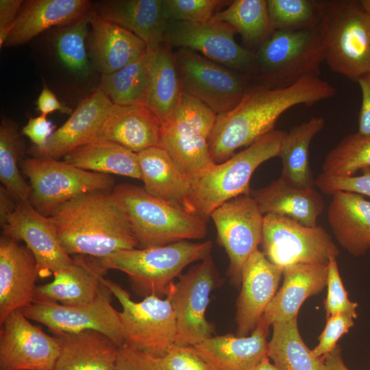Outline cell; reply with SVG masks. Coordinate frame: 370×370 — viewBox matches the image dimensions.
I'll list each match as a JSON object with an SVG mask.
<instances>
[{"mask_svg":"<svg viewBox=\"0 0 370 370\" xmlns=\"http://www.w3.org/2000/svg\"><path fill=\"white\" fill-rule=\"evenodd\" d=\"M336 89L319 77H306L285 88H271L250 84L239 103L218 115L210 140V153L216 164L231 158L274 130L279 118L297 105L312 106L334 97Z\"/></svg>","mask_w":370,"mask_h":370,"instance_id":"1","label":"cell"},{"mask_svg":"<svg viewBox=\"0 0 370 370\" xmlns=\"http://www.w3.org/2000/svg\"><path fill=\"white\" fill-rule=\"evenodd\" d=\"M65 251L95 258L138 248L129 219L112 191H95L60 205L49 216Z\"/></svg>","mask_w":370,"mask_h":370,"instance_id":"2","label":"cell"},{"mask_svg":"<svg viewBox=\"0 0 370 370\" xmlns=\"http://www.w3.org/2000/svg\"><path fill=\"white\" fill-rule=\"evenodd\" d=\"M287 132L274 130L223 162L214 164L191 178L189 212L207 221L225 202L250 194V180L265 161L280 157Z\"/></svg>","mask_w":370,"mask_h":370,"instance_id":"3","label":"cell"},{"mask_svg":"<svg viewBox=\"0 0 370 370\" xmlns=\"http://www.w3.org/2000/svg\"><path fill=\"white\" fill-rule=\"evenodd\" d=\"M323 61V21L312 28L276 29L254 51L251 82L271 88L288 87L306 77H319Z\"/></svg>","mask_w":370,"mask_h":370,"instance_id":"4","label":"cell"},{"mask_svg":"<svg viewBox=\"0 0 370 370\" xmlns=\"http://www.w3.org/2000/svg\"><path fill=\"white\" fill-rule=\"evenodd\" d=\"M210 241L194 243L182 241L163 246L116 251L97 258L106 271L118 270L125 273L132 291L138 296H167L174 280L190 264L210 255Z\"/></svg>","mask_w":370,"mask_h":370,"instance_id":"5","label":"cell"},{"mask_svg":"<svg viewBox=\"0 0 370 370\" xmlns=\"http://www.w3.org/2000/svg\"><path fill=\"white\" fill-rule=\"evenodd\" d=\"M112 193L123 208L138 248L204 238L206 221L149 194L143 187L123 183Z\"/></svg>","mask_w":370,"mask_h":370,"instance_id":"6","label":"cell"},{"mask_svg":"<svg viewBox=\"0 0 370 370\" xmlns=\"http://www.w3.org/2000/svg\"><path fill=\"white\" fill-rule=\"evenodd\" d=\"M323 22L330 69L356 82L369 73L370 14L360 1H328Z\"/></svg>","mask_w":370,"mask_h":370,"instance_id":"7","label":"cell"},{"mask_svg":"<svg viewBox=\"0 0 370 370\" xmlns=\"http://www.w3.org/2000/svg\"><path fill=\"white\" fill-rule=\"evenodd\" d=\"M217 115L183 92L175 109L161 123L160 145L190 180L214 164L210 140Z\"/></svg>","mask_w":370,"mask_h":370,"instance_id":"8","label":"cell"},{"mask_svg":"<svg viewBox=\"0 0 370 370\" xmlns=\"http://www.w3.org/2000/svg\"><path fill=\"white\" fill-rule=\"evenodd\" d=\"M103 284L119 301L124 345L156 357L163 356L175 343L176 320L170 298L151 295L133 301L117 283L103 278Z\"/></svg>","mask_w":370,"mask_h":370,"instance_id":"9","label":"cell"},{"mask_svg":"<svg viewBox=\"0 0 370 370\" xmlns=\"http://www.w3.org/2000/svg\"><path fill=\"white\" fill-rule=\"evenodd\" d=\"M21 164L30 182L29 201L47 217L60 205L79 195L112 191L115 186L111 175L83 170L65 161L31 157Z\"/></svg>","mask_w":370,"mask_h":370,"instance_id":"10","label":"cell"},{"mask_svg":"<svg viewBox=\"0 0 370 370\" xmlns=\"http://www.w3.org/2000/svg\"><path fill=\"white\" fill-rule=\"evenodd\" d=\"M260 245L273 264L284 269L297 264H328L339 251L321 226L310 227L280 215L265 214Z\"/></svg>","mask_w":370,"mask_h":370,"instance_id":"11","label":"cell"},{"mask_svg":"<svg viewBox=\"0 0 370 370\" xmlns=\"http://www.w3.org/2000/svg\"><path fill=\"white\" fill-rule=\"evenodd\" d=\"M174 58L183 92L205 104L217 116L234 108L251 83L247 75L190 49H179Z\"/></svg>","mask_w":370,"mask_h":370,"instance_id":"12","label":"cell"},{"mask_svg":"<svg viewBox=\"0 0 370 370\" xmlns=\"http://www.w3.org/2000/svg\"><path fill=\"white\" fill-rule=\"evenodd\" d=\"M112 295L103 284L96 298L88 304L69 306L35 300L21 310L29 320L43 324L54 334L95 330L121 347L124 345L123 328L119 311L111 304Z\"/></svg>","mask_w":370,"mask_h":370,"instance_id":"13","label":"cell"},{"mask_svg":"<svg viewBox=\"0 0 370 370\" xmlns=\"http://www.w3.org/2000/svg\"><path fill=\"white\" fill-rule=\"evenodd\" d=\"M217 271L209 255L179 277L167 295L176 320L175 343L194 346L212 336L214 327L206 317L210 295L217 283Z\"/></svg>","mask_w":370,"mask_h":370,"instance_id":"14","label":"cell"},{"mask_svg":"<svg viewBox=\"0 0 370 370\" xmlns=\"http://www.w3.org/2000/svg\"><path fill=\"white\" fill-rule=\"evenodd\" d=\"M230 25L212 18L203 22H171L165 42L171 47L198 51L206 58L247 75L254 71V51L241 46Z\"/></svg>","mask_w":370,"mask_h":370,"instance_id":"15","label":"cell"},{"mask_svg":"<svg viewBox=\"0 0 370 370\" xmlns=\"http://www.w3.org/2000/svg\"><path fill=\"white\" fill-rule=\"evenodd\" d=\"M210 218L229 258L227 275L238 285L244 264L261 243L264 215L249 194L225 202L212 212Z\"/></svg>","mask_w":370,"mask_h":370,"instance_id":"16","label":"cell"},{"mask_svg":"<svg viewBox=\"0 0 370 370\" xmlns=\"http://www.w3.org/2000/svg\"><path fill=\"white\" fill-rule=\"evenodd\" d=\"M59 354L56 338L32 324L21 310L1 325L0 370H53Z\"/></svg>","mask_w":370,"mask_h":370,"instance_id":"17","label":"cell"},{"mask_svg":"<svg viewBox=\"0 0 370 370\" xmlns=\"http://www.w3.org/2000/svg\"><path fill=\"white\" fill-rule=\"evenodd\" d=\"M1 228L2 235L25 242L36 260L40 278L53 275L73 262L51 219L38 212L29 201L20 202Z\"/></svg>","mask_w":370,"mask_h":370,"instance_id":"18","label":"cell"},{"mask_svg":"<svg viewBox=\"0 0 370 370\" xmlns=\"http://www.w3.org/2000/svg\"><path fill=\"white\" fill-rule=\"evenodd\" d=\"M282 275L283 269L271 263L258 249L248 258L236 301V336H247L255 330L276 294Z\"/></svg>","mask_w":370,"mask_h":370,"instance_id":"19","label":"cell"},{"mask_svg":"<svg viewBox=\"0 0 370 370\" xmlns=\"http://www.w3.org/2000/svg\"><path fill=\"white\" fill-rule=\"evenodd\" d=\"M39 277L36 260L19 242L2 235L0 238V325L12 312L35 300Z\"/></svg>","mask_w":370,"mask_h":370,"instance_id":"20","label":"cell"},{"mask_svg":"<svg viewBox=\"0 0 370 370\" xmlns=\"http://www.w3.org/2000/svg\"><path fill=\"white\" fill-rule=\"evenodd\" d=\"M113 103L99 88L78 103L68 120L55 130L43 147L32 146V157L59 160L75 149L97 138Z\"/></svg>","mask_w":370,"mask_h":370,"instance_id":"21","label":"cell"},{"mask_svg":"<svg viewBox=\"0 0 370 370\" xmlns=\"http://www.w3.org/2000/svg\"><path fill=\"white\" fill-rule=\"evenodd\" d=\"M269 327L262 319L249 336H211L193 347L212 370H251L269 358Z\"/></svg>","mask_w":370,"mask_h":370,"instance_id":"22","label":"cell"},{"mask_svg":"<svg viewBox=\"0 0 370 370\" xmlns=\"http://www.w3.org/2000/svg\"><path fill=\"white\" fill-rule=\"evenodd\" d=\"M106 272L97 258L73 256L71 264L54 273L53 281L36 286L35 300L69 306L88 304L97 296Z\"/></svg>","mask_w":370,"mask_h":370,"instance_id":"23","label":"cell"},{"mask_svg":"<svg viewBox=\"0 0 370 370\" xmlns=\"http://www.w3.org/2000/svg\"><path fill=\"white\" fill-rule=\"evenodd\" d=\"M93 10L101 18L134 34L148 49L157 48L165 41L169 23L163 0H105Z\"/></svg>","mask_w":370,"mask_h":370,"instance_id":"24","label":"cell"},{"mask_svg":"<svg viewBox=\"0 0 370 370\" xmlns=\"http://www.w3.org/2000/svg\"><path fill=\"white\" fill-rule=\"evenodd\" d=\"M88 0L24 1L4 47L24 45L53 26L66 27L91 10Z\"/></svg>","mask_w":370,"mask_h":370,"instance_id":"25","label":"cell"},{"mask_svg":"<svg viewBox=\"0 0 370 370\" xmlns=\"http://www.w3.org/2000/svg\"><path fill=\"white\" fill-rule=\"evenodd\" d=\"M282 285L267 306L262 320L269 326L297 317L299 308L309 297L327 286L328 264H297L283 269Z\"/></svg>","mask_w":370,"mask_h":370,"instance_id":"26","label":"cell"},{"mask_svg":"<svg viewBox=\"0 0 370 370\" xmlns=\"http://www.w3.org/2000/svg\"><path fill=\"white\" fill-rule=\"evenodd\" d=\"M116 143L138 153L160 145L161 123L145 106L113 103L97 138Z\"/></svg>","mask_w":370,"mask_h":370,"instance_id":"27","label":"cell"},{"mask_svg":"<svg viewBox=\"0 0 370 370\" xmlns=\"http://www.w3.org/2000/svg\"><path fill=\"white\" fill-rule=\"evenodd\" d=\"M90 52L102 74L116 72L139 58L147 44L130 31L101 18L92 8Z\"/></svg>","mask_w":370,"mask_h":370,"instance_id":"28","label":"cell"},{"mask_svg":"<svg viewBox=\"0 0 370 370\" xmlns=\"http://www.w3.org/2000/svg\"><path fill=\"white\" fill-rule=\"evenodd\" d=\"M250 195L263 215L286 217L310 227L317 225L325 206L314 187L295 186L280 177L263 188L251 190Z\"/></svg>","mask_w":370,"mask_h":370,"instance_id":"29","label":"cell"},{"mask_svg":"<svg viewBox=\"0 0 370 370\" xmlns=\"http://www.w3.org/2000/svg\"><path fill=\"white\" fill-rule=\"evenodd\" d=\"M137 156L145 190L189 212L191 180L168 151L162 147H152L137 153Z\"/></svg>","mask_w":370,"mask_h":370,"instance_id":"30","label":"cell"},{"mask_svg":"<svg viewBox=\"0 0 370 370\" xmlns=\"http://www.w3.org/2000/svg\"><path fill=\"white\" fill-rule=\"evenodd\" d=\"M332 196L327 215L336 240L352 256L365 255L370 249V201L347 191Z\"/></svg>","mask_w":370,"mask_h":370,"instance_id":"31","label":"cell"},{"mask_svg":"<svg viewBox=\"0 0 370 370\" xmlns=\"http://www.w3.org/2000/svg\"><path fill=\"white\" fill-rule=\"evenodd\" d=\"M60 354L53 370H116L120 347L95 330L54 334Z\"/></svg>","mask_w":370,"mask_h":370,"instance_id":"32","label":"cell"},{"mask_svg":"<svg viewBox=\"0 0 370 370\" xmlns=\"http://www.w3.org/2000/svg\"><path fill=\"white\" fill-rule=\"evenodd\" d=\"M64 161L88 171L140 180L137 153L106 139L96 138L79 146Z\"/></svg>","mask_w":370,"mask_h":370,"instance_id":"33","label":"cell"},{"mask_svg":"<svg viewBox=\"0 0 370 370\" xmlns=\"http://www.w3.org/2000/svg\"><path fill=\"white\" fill-rule=\"evenodd\" d=\"M325 123L323 117L314 116L286 132L280 154L282 163L280 177L286 182L298 187L315 185L309 165V148Z\"/></svg>","mask_w":370,"mask_h":370,"instance_id":"34","label":"cell"},{"mask_svg":"<svg viewBox=\"0 0 370 370\" xmlns=\"http://www.w3.org/2000/svg\"><path fill=\"white\" fill-rule=\"evenodd\" d=\"M156 49H147L136 60L116 72L102 74L99 88L114 104L146 106Z\"/></svg>","mask_w":370,"mask_h":370,"instance_id":"35","label":"cell"},{"mask_svg":"<svg viewBox=\"0 0 370 370\" xmlns=\"http://www.w3.org/2000/svg\"><path fill=\"white\" fill-rule=\"evenodd\" d=\"M182 93L174 53L164 41L156 49L146 107L162 123L175 109Z\"/></svg>","mask_w":370,"mask_h":370,"instance_id":"36","label":"cell"},{"mask_svg":"<svg viewBox=\"0 0 370 370\" xmlns=\"http://www.w3.org/2000/svg\"><path fill=\"white\" fill-rule=\"evenodd\" d=\"M268 357L280 370H323L322 357L316 356L304 342L297 317L272 325Z\"/></svg>","mask_w":370,"mask_h":370,"instance_id":"37","label":"cell"},{"mask_svg":"<svg viewBox=\"0 0 370 370\" xmlns=\"http://www.w3.org/2000/svg\"><path fill=\"white\" fill-rule=\"evenodd\" d=\"M214 19L230 25L243 42L255 51L275 30L269 15L267 0H234L218 12Z\"/></svg>","mask_w":370,"mask_h":370,"instance_id":"38","label":"cell"},{"mask_svg":"<svg viewBox=\"0 0 370 370\" xmlns=\"http://www.w3.org/2000/svg\"><path fill=\"white\" fill-rule=\"evenodd\" d=\"M25 148L16 123L3 119L0 125V180L18 203L29 201L31 196V188L24 180L18 166Z\"/></svg>","mask_w":370,"mask_h":370,"instance_id":"39","label":"cell"},{"mask_svg":"<svg viewBox=\"0 0 370 370\" xmlns=\"http://www.w3.org/2000/svg\"><path fill=\"white\" fill-rule=\"evenodd\" d=\"M370 168V135L359 132L344 137L326 154L322 173L330 176L349 177Z\"/></svg>","mask_w":370,"mask_h":370,"instance_id":"40","label":"cell"},{"mask_svg":"<svg viewBox=\"0 0 370 370\" xmlns=\"http://www.w3.org/2000/svg\"><path fill=\"white\" fill-rule=\"evenodd\" d=\"M328 1L314 0H267L272 26L276 29L312 28L323 19Z\"/></svg>","mask_w":370,"mask_h":370,"instance_id":"41","label":"cell"},{"mask_svg":"<svg viewBox=\"0 0 370 370\" xmlns=\"http://www.w3.org/2000/svg\"><path fill=\"white\" fill-rule=\"evenodd\" d=\"M90 11L75 22L64 27L55 40L56 51L62 64L70 71L84 75L89 71L85 40Z\"/></svg>","mask_w":370,"mask_h":370,"instance_id":"42","label":"cell"},{"mask_svg":"<svg viewBox=\"0 0 370 370\" xmlns=\"http://www.w3.org/2000/svg\"><path fill=\"white\" fill-rule=\"evenodd\" d=\"M230 2L222 0H163L169 23L208 21Z\"/></svg>","mask_w":370,"mask_h":370,"instance_id":"43","label":"cell"},{"mask_svg":"<svg viewBox=\"0 0 370 370\" xmlns=\"http://www.w3.org/2000/svg\"><path fill=\"white\" fill-rule=\"evenodd\" d=\"M327 286V295L323 302L326 317L344 313L357 318L358 304L348 297L335 257H331L328 264Z\"/></svg>","mask_w":370,"mask_h":370,"instance_id":"44","label":"cell"},{"mask_svg":"<svg viewBox=\"0 0 370 370\" xmlns=\"http://www.w3.org/2000/svg\"><path fill=\"white\" fill-rule=\"evenodd\" d=\"M360 172V175L349 177L330 176L321 173L315 179V186L328 195L338 191H347L370 197V168Z\"/></svg>","mask_w":370,"mask_h":370,"instance_id":"45","label":"cell"},{"mask_svg":"<svg viewBox=\"0 0 370 370\" xmlns=\"http://www.w3.org/2000/svg\"><path fill=\"white\" fill-rule=\"evenodd\" d=\"M158 359L162 370H212L193 346L174 343Z\"/></svg>","mask_w":370,"mask_h":370,"instance_id":"46","label":"cell"},{"mask_svg":"<svg viewBox=\"0 0 370 370\" xmlns=\"http://www.w3.org/2000/svg\"><path fill=\"white\" fill-rule=\"evenodd\" d=\"M354 317L348 314L339 313L326 317L325 326L319 336V343L312 349L317 357H323L332 351L341 337L354 325Z\"/></svg>","mask_w":370,"mask_h":370,"instance_id":"47","label":"cell"},{"mask_svg":"<svg viewBox=\"0 0 370 370\" xmlns=\"http://www.w3.org/2000/svg\"><path fill=\"white\" fill-rule=\"evenodd\" d=\"M116 370H162L158 357L125 345L119 348Z\"/></svg>","mask_w":370,"mask_h":370,"instance_id":"48","label":"cell"},{"mask_svg":"<svg viewBox=\"0 0 370 370\" xmlns=\"http://www.w3.org/2000/svg\"><path fill=\"white\" fill-rule=\"evenodd\" d=\"M54 127L47 119L46 115L40 114L29 119L27 124L22 128L21 134L28 137L34 146L43 147L54 132Z\"/></svg>","mask_w":370,"mask_h":370,"instance_id":"49","label":"cell"},{"mask_svg":"<svg viewBox=\"0 0 370 370\" xmlns=\"http://www.w3.org/2000/svg\"><path fill=\"white\" fill-rule=\"evenodd\" d=\"M23 1L0 0V48L4 47Z\"/></svg>","mask_w":370,"mask_h":370,"instance_id":"50","label":"cell"},{"mask_svg":"<svg viewBox=\"0 0 370 370\" xmlns=\"http://www.w3.org/2000/svg\"><path fill=\"white\" fill-rule=\"evenodd\" d=\"M356 82L360 88L362 95L358 132L370 135V73L362 76Z\"/></svg>","mask_w":370,"mask_h":370,"instance_id":"51","label":"cell"},{"mask_svg":"<svg viewBox=\"0 0 370 370\" xmlns=\"http://www.w3.org/2000/svg\"><path fill=\"white\" fill-rule=\"evenodd\" d=\"M36 103L40 114L46 116L55 111L70 115L73 112L71 108L61 103L46 84H44Z\"/></svg>","mask_w":370,"mask_h":370,"instance_id":"52","label":"cell"},{"mask_svg":"<svg viewBox=\"0 0 370 370\" xmlns=\"http://www.w3.org/2000/svg\"><path fill=\"white\" fill-rule=\"evenodd\" d=\"M19 203L3 186H0V224L2 227L6 224Z\"/></svg>","mask_w":370,"mask_h":370,"instance_id":"53","label":"cell"},{"mask_svg":"<svg viewBox=\"0 0 370 370\" xmlns=\"http://www.w3.org/2000/svg\"><path fill=\"white\" fill-rule=\"evenodd\" d=\"M323 362V370H349L345 365L339 345L330 353L322 357Z\"/></svg>","mask_w":370,"mask_h":370,"instance_id":"54","label":"cell"},{"mask_svg":"<svg viewBox=\"0 0 370 370\" xmlns=\"http://www.w3.org/2000/svg\"><path fill=\"white\" fill-rule=\"evenodd\" d=\"M251 370H280L274 364L270 362L269 358H265L258 365Z\"/></svg>","mask_w":370,"mask_h":370,"instance_id":"55","label":"cell"},{"mask_svg":"<svg viewBox=\"0 0 370 370\" xmlns=\"http://www.w3.org/2000/svg\"><path fill=\"white\" fill-rule=\"evenodd\" d=\"M362 7L370 14V0L359 1Z\"/></svg>","mask_w":370,"mask_h":370,"instance_id":"56","label":"cell"}]
</instances>
